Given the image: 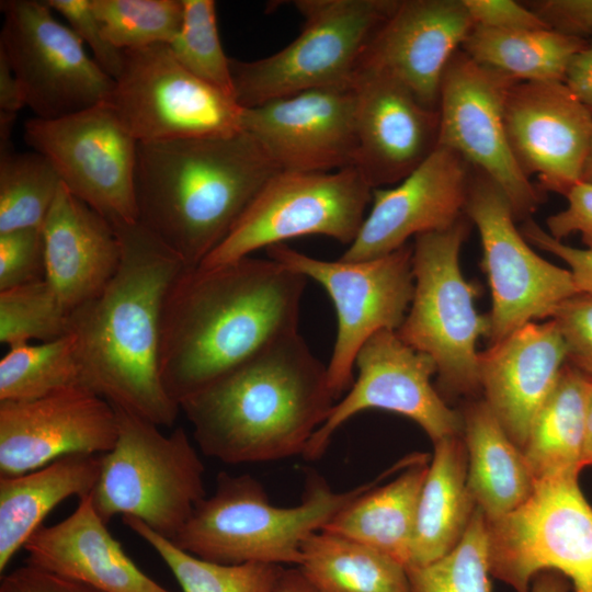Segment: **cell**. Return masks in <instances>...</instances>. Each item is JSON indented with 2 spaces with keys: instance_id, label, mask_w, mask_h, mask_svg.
<instances>
[{
  "instance_id": "8992f818",
  "label": "cell",
  "mask_w": 592,
  "mask_h": 592,
  "mask_svg": "<svg viewBox=\"0 0 592 592\" xmlns=\"http://www.w3.org/2000/svg\"><path fill=\"white\" fill-rule=\"evenodd\" d=\"M114 409L117 439L101 455L92 505L105 524L117 514L133 516L173 540L206 497L203 462L182 426L164 435L157 424Z\"/></svg>"
},
{
  "instance_id": "277c9868",
  "label": "cell",
  "mask_w": 592,
  "mask_h": 592,
  "mask_svg": "<svg viewBox=\"0 0 592 592\" xmlns=\"http://www.w3.org/2000/svg\"><path fill=\"white\" fill-rule=\"evenodd\" d=\"M277 171L244 130L224 137L137 143L138 221L189 267H196Z\"/></svg>"
},
{
  "instance_id": "52a82bcc",
  "label": "cell",
  "mask_w": 592,
  "mask_h": 592,
  "mask_svg": "<svg viewBox=\"0 0 592 592\" xmlns=\"http://www.w3.org/2000/svg\"><path fill=\"white\" fill-rule=\"evenodd\" d=\"M397 0H295L299 35L283 49L244 61L230 58L236 102L253 107L308 90L354 83L364 52Z\"/></svg>"
},
{
  "instance_id": "9c48e42d",
  "label": "cell",
  "mask_w": 592,
  "mask_h": 592,
  "mask_svg": "<svg viewBox=\"0 0 592 592\" xmlns=\"http://www.w3.org/2000/svg\"><path fill=\"white\" fill-rule=\"evenodd\" d=\"M579 476L535 482L513 512L487 520L490 574L515 592H528L545 570L565 576L574 592H592V505Z\"/></svg>"
},
{
  "instance_id": "4316f807",
  "label": "cell",
  "mask_w": 592,
  "mask_h": 592,
  "mask_svg": "<svg viewBox=\"0 0 592 592\" xmlns=\"http://www.w3.org/2000/svg\"><path fill=\"white\" fill-rule=\"evenodd\" d=\"M428 454H414L391 481L379 479L338 511L321 531L341 535L373 547L402 565L411 562L420 492L428 473Z\"/></svg>"
},
{
  "instance_id": "ee69618b",
  "label": "cell",
  "mask_w": 592,
  "mask_h": 592,
  "mask_svg": "<svg viewBox=\"0 0 592 592\" xmlns=\"http://www.w3.org/2000/svg\"><path fill=\"white\" fill-rule=\"evenodd\" d=\"M474 26L498 31L551 29L534 10L512 0H464Z\"/></svg>"
},
{
  "instance_id": "44dd1931",
  "label": "cell",
  "mask_w": 592,
  "mask_h": 592,
  "mask_svg": "<svg viewBox=\"0 0 592 592\" xmlns=\"http://www.w3.org/2000/svg\"><path fill=\"white\" fill-rule=\"evenodd\" d=\"M513 156L540 190L566 195L581 180L592 137V113L563 81H517L505 101Z\"/></svg>"
},
{
  "instance_id": "9a60e30c",
  "label": "cell",
  "mask_w": 592,
  "mask_h": 592,
  "mask_svg": "<svg viewBox=\"0 0 592 592\" xmlns=\"http://www.w3.org/2000/svg\"><path fill=\"white\" fill-rule=\"evenodd\" d=\"M24 140L76 197L111 221L138 220L137 140L107 102L54 119L30 118Z\"/></svg>"
},
{
  "instance_id": "6da1fadb",
  "label": "cell",
  "mask_w": 592,
  "mask_h": 592,
  "mask_svg": "<svg viewBox=\"0 0 592 592\" xmlns=\"http://www.w3.org/2000/svg\"><path fill=\"white\" fill-rule=\"evenodd\" d=\"M307 278L270 258L186 267L166 296L162 385L178 405L273 342L297 332Z\"/></svg>"
},
{
  "instance_id": "ac0fdd59",
  "label": "cell",
  "mask_w": 592,
  "mask_h": 592,
  "mask_svg": "<svg viewBox=\"0 0 592 592\" xmlns=\"http://www.w3.org/2000/svg\"><path fill=\"white\" fill-rule=\"evenodd\" d=\"M118 433L114 407L83 385L0 401V477L25 474L73 454L107 453Z\"/></svg>"
},
{
  "instance_id": "b9f144b4",
  "label": "cell",
  "mask_w": 592,
  "mask_h": 592,
  "mask_svg": "<svg viewBox=\"0 0 592 592\" xmlns=\"http://www.w3.org/2000/svg\"><path fill=\"white\" fill-rule=\"evenodd\" d=\"M46 3L54 12L59 13L81 42L90 47L93 59L102 70L115 79L122 69L123 50L114 47L105 37L91 0H47Z\"/></svg>"
},
{
  "instance_id": "bcb514c9",
  "label": "cell",
  "mask_w": 592,
  "mask_h": 592,
  "mask_svg": "<svg viewBox=\"0 0 592 592\" xmlns=\"http://www.w3.org/2000/svg\"><path fill=\"white\" fill-rule=\"evenodd\" d=\"M523 237L537 248L561 259L569 267L579 294L592 296V249L574 248L553 238L536 223L527 219L521 228Z\"/></svg>"
},
{
  "instance_id": "ba28073f",
  "label": "cell",
  "mask_w": 592,
  "mask_h": 592,
  "mask_svg": "<svg viewBox=\"0 0 592 592\" xmlns=\"http://www.w3.org/2000/svg\"><path fill=\"white\" fill-rule=\"evenodd\" d=\"M467 234L463 217L448 229L414 237V292L396 331L406 344L435 362L443 398L480 389L476 343L487 334L489 321L478 314L477 289L460 271L459 252Z\"/></svg>"
},
{
  "instance_id": "7a4b0ae2",
  "label": "cell",
  "mask_w": 592,
  "mask_h": 592,
  "mask_svg": "<svg viewBox=\"0 0 592 592\" xmlns=\"http://www.w3.org/2000/svg\"><path fill=\"white\" fill-rule=\"evenodd\" d=\"M111 225L121 246L118 269L70 315L81 382L114 407L172 426L180 407L160 378L161 318L169 288L189 266L138 220Z\"/></svg>"
},
{
  "instance_id": "2e32d148",
  "label": "cell",
  "mask_w": 592,
  "mask_h": 592,
  "mask_svg": "<svg viewBox=\"0 0 592 592\" xmlns=\"http://www.w3.org/2000/svg\"><path fill=\"white\" fill-rule=\"evenodd\" d=\"M515 82L458 50L440 86L437 146L455 151L492 180L515 219H524L539 206L543 194L520 168L508 139L505 101Z\"/></svg>"
},
{
  "instance_id": "4dcf8cb0",
  "label": "cell",
  "mask_w": 592,
  "mask_h": 592,
  "mask_svg": "<svg viewBox=\"0 0 592 592\" xmlns=\"http://www.w3.org/2000/svg\"><path fill=\"white\" fill-rule=\"evenodd\" d=\"M591 386L592 378L565 364L522 449L535 482L579 476L587 466L585 415Z\"/></svg>"
},
{
  "instance_id": "603a6c76",
  "label": "cell",
  "mask_w": 592,
  "mask_h": 592,
  "mask_svg": "<svg viewBox=\"0 0 592 592\" xmlns=\"http://www.w3.org/2000/svg\"><path fill=\"white\" fill-rule=\"evenodd\" d=\"M473 27L464 0H397L371 38L357 72L388 75L424 105L437 109L445 69Z\"/></svg>"
},
{
  "instance_id": "e575fe53",
  "label": "cell",
  "mask_w": 592,
  "mask_h": 592,
  "mask_svg": "<svg viewBox=\"0 0 592 592\" xmlns=\"http://www.w3.org/2000/svg\"><path fill=\"white\" fill-rule=\"evenodd\" d=\"M60 185L57 171L43 155L0 147V234L43 228Z\"/></svg>"
},
{
  "instance_id": "30bf717a",
  "label": "cell",
  "mask_w": 592,
  "mask_h": 592,
  "mask_svg": "<svg viewBox=\"0 0 592 592\" xmlns=\"http://www.w3.org/2000/svg\"><path fill=\"white\" fill-rule=\"evenodd\" d=\"M372 191L354 167L329 172L278 170L198 266L231 263L258 249L308 235L350 246L365 219Z\"/></svg>"
},
{
  "instance_id": "d6a6232c",
  "label": "cell",
  "mask_w": 592,
  "mask_h": 592,
  "mask_svg": "<svg viewBox=\"0 0 592 592\" xmlns=\"http://www.w3.org/2000/svg\"><path fill=\"white\" fill-rule=\"evenodd\" d=\"M589 44L554 29L498 31L474 26L463 50L517 81H565L572 57Z\"/></svg>"
},
{
  "instance_id": "ffe728a7",
  "label": "cell",
  "mask_w": 592,
  "mask_h": 592,
  "mask_svg": "<svg viewBox=\"0 0 592 592\" xmlns=\"http://www.w3.org/2000/svg\"><path fill=\"white\" fill-rule=\"evenodd\" d=\"M468 164L455 151L437 146L398 185L373 189L372 207L340 259L379 258L407 244L411 237L454 226L465 215Z\"/></svg>"
},
{
  "instance_id": "f546056e",
  "label": "cell",
  "mask_w": 592,
  "mask_h": 592,
  "mask_svg": "<svg viewBox=\"0 0 592 592\" xmlns=\"http://www.w3.org/2000/svg\"><path fill=\"white\" fill-rule=\"evenodd\" d=\"M460 414L468 489L488 521L500 519L527 501L534 491V478L522 449L483 399L468 403Z\"/></svg>"
},
{
  "instance_id": "e0dca14e",
  "label": "cell",
  "mask_w": 592,
  "mask_h": 592,
  "mask_svg": "<svg viewBox=\"0 0 592 592\" xmlns=\"http://www.w3.org/2000/svg\"><path fill=\"white\" fill-rule=\"evenodd\" d=\"M354 366L357 378L331 408L308 442L304 458H320L333 434L355 414L380 409L409 418L433 443L462 435V414L449 408L432 385L435 362L406 344L392 330L372 335L360 349Z\"/></svg>"
},
{
  "instance_id": "f907efd6",
  "label": "cell",
  "mask_w": 592,
  "mask_h": 592,
  "mask_svg": "<svg viewBox=\"0 0 592 592\" xmlns=\"http://www.w3.org/2000/svg\"><path fill=\"white\" fill-rule=\"evenodd\" d=\"M26 106L23 89L7 58L0 54V111L15 113Z\"/></svg>"
},
{
  "instance_id": "f5cc1de1",
  "label": "cell",
  "mask_w": 592,
  "mask_h": 592,
  "mask_svg": "<svg viewBox=\"0 0 592 592\" xmlns=\"http://www.w3.org/2000/svg\"><path fill=\"white\" fill-rule=\"evenodd\" d=\"M273 592H319L298 567L283 569Z\"/></svg>"
},
{
  "instance_id": "7c38bea8",
  "label": "cell",
  "mask_w": 592,
  "mask_h": 592,
  "mask_svg": "<svg viewBox=\"0 0 592 592\" xmlns=\"http://www.w3.org/2000/svg\"><path fill=\"white\" fill-rule=\"evenodd\" d=\"M107 103L137 143L230 136L243 107L186 70L169 45L123 50Z\"/></svg>"
},
{
  "instance_id": "8d00e7d4",
  "label": "cell",
  "mask_w": 592,
  "mask_h": 592,
  "mask_svg": "<svg viewBox=\"0 0 592 592\" xmlns=\"http://www.w3.org/2000/svg\"><path fill=\"white\" fill-rule=\"evenodd\" d=\"M407 572L410 592H491L488 526L481 510L476 508L454 549Z\"/></svg>"
},
{
  "instance_id": "f1b7e54d",
  "label": "cell",
  "mask_w": 592,
  "mask_h": 592,
  "mask_svg": "<svg viewBox=\"0 0 592 592\" xmlns=\"http://www.w3.org/2000/svg\"><path fill=\"white\" fill-rule=\"evenodd\" d=\"M467 469L468 455L460 435L434 443L419 497L408 570L440 559L463 538L477 508L468 489Z\"/></svg>"
},
{
  "instance_id": "f35d334b",
  "label": "cell",
  "mask_w": 592,
  "mask_h": 592,
  "mask_svg": "<svg viewBox=\"0 0 592 592\" xmlns=\"http://www.w3.org/2000/svg\"><path fill=\"white\" fill-rule=\"evenodd\" d=\"M70 315L45 278L0 291V342L14 348L64 338Z\"/></svg>"
},
{
  "instance_id": "7402d4cb",
  "label": "cell",
  "mask_w": 592,
  "mask_h": 592,
  "mask_svg": "<svg viewBox=\"0 0 592 592\" xmlns=\"http://www.w3.org/2000/svg\"><path fill=\"white\" fill-rule=\"evenodd\" d=\"M354 168L372 189L400 182L437 147L440 114L397 79L358 71Z\"/></svg>"
},
{
  "instance_id": "4fadbf2b",
  "label": "cell",
  "mask_w": 592,
  "mask_h": 592,
  "mask_svg": "<svg viewBox=\"0 0 592 592\" xmlns=\"http://www.w3.org/2000/svg\"><path fill=\"white\" fill-rule=\"evenodd\" d=\"M465 215L478 229L492 306L486 334L493 344L522 326L549 319L579 294L571 272L539 257L514 225L512 206L487 175L470 178Z\"/></svg>"
},
{
  "instance_id": "d6986e66",
  "label": "cell",
  "mask_w": 592,
  "mask_h": 592,
  "mask_svg": "<svg viewBox=\"0 0 592 592\" xmlns=\"http://www.w3.org/2000/svg\"><path fill=\"white\" fill-rule=\"evenodd\" d=\"M242 129L281 171L329 172L354 166V86L304 91L244 109Z\"/></svg>"
},
{
  "instance_id": "7bdbcfd3",
  "label": "cell",
  "mask_w": 592,
  "mask_h": 592,
  "mask_svg": "<svg viewBox=\"0 0 592 592\" xmlns=\"http://www.w3.org/2000/svg\"><path fill=\"white\" fill-rule=\"evenodd\" d=\"M566 344L567 363L592 378V296L577 294L551 317Z\"/></svg>"
},
{
  "instance_id": "3957f363",
  "label": "cell",
  "mask_w": 592,
  "mask_h": 592,
  "mask_svg": "<svg viewBox=\"0 0 592 592\" xmlns=\"http://www.w3.org/2000/svg\"><path fill=\"white\" fill-rule=\"evenodd\" d=\"M335 398L327 366L298 332L184 398L201 452L228 465L303 455Z\"/></svg>"
},
{
  "instance_id": "d590c367",
  "label": "cell",
  "mask_w": 592,
  "mask_h": 592,
  "mask_svg": "<svg viewBox=\"0 0 592 592\" xmlns=\"http://www.w3.org/2000/svg\"><path fill=\"white\" fill-rule=\"evenodd\" d=\"M82 385L72 334L10 348L0 361V401L31 400Z\"/></svg>"
},
{
  "instance_id": "74e56055",
  "label": "cell",
  "mask_w": 592,
  "mask_h": 592,
  "mask_svg": "<svg viewBox=\"0 0 592 592\" xmlns=\"http://www.w3.org/2000/svg\"><path fill=\"white\" fill-rule=\"evenodd\" d=\"M107 41L117 49L170 45L183 18V0H91Z\"/></svg>"
},
{
  "instance_id": "c3c4849f",
  "label": "cell",
  "mask_w": 592,
  "mask_h": 592,
  "mask_svg": "<svg viewBox=\"0 0 592 592\" xmlns=\"http://www.w3.org/2000/svg\"><path fill=\"white\" fill-rule=\"evenodd\" d=\"M551 29L583 38L592 34V0H546L534 10Z\"/></svg>"
},
{
  "instance_id": "f6af8a7d",
  "label": "cell",
  "mask_w": 592,
  "mask_h": 592,
  "mask_svg": "<svg viewBox=\"0 0 592 592\" xmlns=\"http://www.w3.org/2000/svg\"><path fill=\"white\" fill-rule=\"evenodd\" d=\"M565 196L567 207L547 218V232L557 240L578 232L592 249V183L580 180Z\"/></svg>"
},
{
  "instance_id": "db71d44e",
  "label": "cell",
  "mask_w": 592,
  "mask_h": 592,
  "mask_svg": "<svg viewBox=\"0 0 592 592\" xmlns=\"http://www.w3.org/2000/svg\"><path fill=\"white\" fill-rule=\"evenodd\" d=\"M585 462L587 466L592 465V386L587 401L585 415Z\"/></svg>"
},
{
  "instance_id": "681fc988",
  "label": "cell",
  "mask_w": 592,
  "mask_h": 592,
  "mask_svg": "<svg viewBox=\"0 0 592 592\" xmlns=\"http://www.w3.org/2000/svg\"><path fill=\"white\" fill-rule=\"evenodd\" d=\"M563 82L592 113V45H588L572 57Z\"/></svg>"
},
{
  "instance_id": "83f0119b",
  "label": "cell",
  "mask_w": 592,
  "mask_h": 592,
  "mask_svg": "<svg viewBox=\"0 0 592 592\" xmlns=\"http://www.w3.org/2000/svg\"><path fill=\"white\" fill-rule=\"evenodd\" d=\"M101 455L73 454L35 470L0 477V572L60 502L94 489Z\"/></svg>"
},
{
  "instance_id": "ab89813d",
  "label": "cell",
  "mask_w": 592,
  "mask_h": 592,
  "mask_svg": "<svg viewBox=\"0 0 592 592\" xmlns=\"http://www.w3.org/2000/svg\"><path fill=\"white\" fill-rule=\"evenodd\" d=\"M169 47L192 75L235 99L230 58L220 43L215 1L183 0L182 24Z\"/></svg>"
},
{
  "instance_id": "8fae6325",
  "label": "cell",
  "mask_w": 592,
  "mask_h": 592,
  "mask_svg": "<svg viewBox=\"0 0 592 592\" xmlns=\"http://www.w3.org/2000/svg\"><path fill=\"white\" fill-rule=\"evenodd\" d=\"M267 258L318 282L337 314V337L327 365L335 398L353 384V367L362 345L383 330L397 331L409 310L413 292L412 246L363 261H326L277 243L266 248Z\"/></svg>"
},
{
  "instance_id": "836d02e7",
  "label": "cell",
  "mask_w": 592,
  "mask_h": 592,
  "mask_svg": "<svg viewBox=\"0 0 592 592\" xmlns=\"http://www.w3.org/2000/svg\"><path fill=\"white\" fill-rule=\"evenodd\" d=\"M122 521L159 555L182 592H273L284 569L264 562L207 561L179 548L136 517L122 516Z\"/></svg>"
},
{
  "instance_id": "5bb4252c",
  "label": "cell",
  "mask_w": 592,
  "mask_h": 592,
  "mask_svg": "<svg viewBox=\"0 0 592 592\" xmlns=\"http://www.w3.org/2000/svg\"><path fill=\"white\" fill-rule=\"evenodd\" d=\"M2 54L35 117L54 119L106 102L114 80L46 1H1Z\"/></svg>"
},
{
  "instance_id": "816d5d0a",
  "label": "cell",
  "mask_w": 592,
  "mask_h": 592,
  "mask_svg": "<svg viewBox=\"0 0 592 592\" xmlns=\"http://www.w3.org/2000/svg\"><path fill=\"white\" fill-rule=\"evenodd\" d=\"M569 580L554 570L537 573L531 581L528 592H569Z\"/></svg>"
},
{
  "instance_id": "11a10c76",
  "label": "cell",
  "mask_w": 592,
  "mask_h": 592,
  "mask_svg": "<svg viewBox=\"0 0 592 592\" xmlns=\"http://www.w3.org/2000/svg\"><path fill=\"white\" fill-rule=\"evenodd\" d=\"M581 181L592 183V137L584 159Z\"/></svg>"
},
{
  "instance_id": "d4e9b609",
  "label": "cell",
  "mask_w": 592,
  "mask_h": 592,
  "mask_svg": "<svg viewBox=\"0 0 592 592\" xmlns=\"http://www.w3.org/2000/svg\"><path fill=\"white\" fill-rule=\"evenodd\" d=\"M23 549L26 563L101 592H172L125 553L94 510L90 494L80 498L62 521L37 528Z\"/></svg>"
},
{
  "instance_id": "60d3db41",
  "label": "cell",
  "mask_w": 592,
  "mask_h": 592,
  "mask_svg": "<svg viewBox=\"0 0 592 592\" xmlns=\"http://www.w3.org/2000/svg\"><path fill=\"white\" fill-rule=\"evenodd\" d=\"M45 272L42 228L0 234V291L44 280Z\"/></svg>"
},
{
  "instance_id": "cb8c5ba5",
  "label": "cell",
  "mask_w": 592,
  "mask_h": 592,
  "mask_svg": "<svg viewBox=\"0 0 592 592\" xmlns=\"http://www.w3.org/2000/svg\"><path fill=\"white\" fill-rule=\"evenodd\" d=\"M566 363V344L553 319L528 322L479 353L483 400L521 449Z\"/></svg>"
},
{
  "instance_id": "7dc6e473",
  "label": "cell",
  "mask_w": 592,
  "mask_h": 592,
  "mask_svg": "<svg viewBox=\"0 0 592 592\" xmlns=\"http://www.w3.org/2000/svg\"><path fill=\"white\" fill-rule=\"evenodd\" d=\"M0 592H101L92 587L26 563L2 576Z\"/></svg>"
},
{
  "instance_id": "484cf974",
  "label": "cell",
  "mask_w": 592,
  "mask_h": 592,
  "mask_svg": "<svg viewBox=\"0 0 592 592\" xmlns=\"http://www.w3.org/2000/svg\"><path fill=\"white\" fill-rule=\"evenodd\" d=\"M45 280L71 314L96 297L121 262L111 223L61 183L43 225Z\"/></svg>"
},
{
  "instance_id": "5b68a950",
  "label": "cell",
  "mask_w": 592,
  "mask_h": 592,
  "mask_svg": "<svg viewBox=\"0 0 592 592\" xmlns=\"http://www.w3.org/2000/svg\"><path fill=\"white\" fill-rule=\"evenodd\" d=\"M379 477L337 492L320 475L311 471L306 478L300 503L276 506L252 476L221 471L213 494L198 502L172 542L191 555L217 563L298 567L304 542L321 531L338 511Z\"/></svg>"
},
{
  "instance_id": "1f68e13d",
  "label": "cell",
  "mask_w": 592,
  "mask_h": 592,
  "mask_svg": "<svg viewBox=\"0 0 592 592\" xmlns=\"http://www.w3.org/2000/svg\"><path fill=\"white\" fill-rule=\"evenodd\" d=\"M301 554L298 568L319 592H410L402 565L357 540L318 531Z\"/></svg>"
}]
</instances>
